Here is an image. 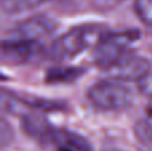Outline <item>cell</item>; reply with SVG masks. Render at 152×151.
Returning <instances> with one entry per match:
<instances>
[{
	"label": "cell",
	"instance_id": "cell-16",
	"mask_svg": "<svg viewBox=\"0 0 152 151\" xmlns=\"http://www.w3.org/2000/svg\"><path fill=\"white\" fill-rule=\"evenodd\" d=\"M48 1H60V0H48Z\"/></svg>",
	"mask_w": 152,
	"mask_h": 151
},
{
	"label": "cell",
	"instance_id": "cell-3",
	"mask_svg": "<svg viewBox=\"0 0 152 151\" xmlns=\"http://www.w3.org/2000/svg\"><path fill=\"white\" fill-rule=\"evenodd\" d=\"M139 37L137 31L110 32L102 37L95 47L94 60L103 70H110L121 58L131 52L129 45Z\"/></svg>",
	"mask_w": 152,
	"mask_h": 151
},
{
	"label": "cell",
	"instance_id": "cell-15",
	"mask_svg": "<svg viewBox=\"0 0 152 151\" xmlns=\"http://www.w3.org/2000/svg\"><path fill=\"white\" fill-rule=\"evenodd\" d=\"M58 151H76L72 147L66 146V144H58Z\"/></svg>",
	"mask_w": 152,
	"mask_h": 151
},
{
	"label": "cell",
	"instance_id": "cell-5",
	"mask_svg": "<svg viewBox=\"0 0 152 151\" xmlns=\"http://www.w3.org/2000/svg\"><path fill=\"white\" fill-rule=\"evenodd\" d=\"M151 70V63L145 58L135 55L134 52L127 54L116 64H113L107 72L115 79L120 80H136L139 82Z\"/></svg>",
	"mask_w": 152,
	"mask_h": 151
},
{
	"label": "cell",
	"instance_id": "cell-4",
	"mask_svg": "<svg viewBox=\"0 0 152 151\" xmlns=\"http://www.w3.org/2000/svg\"><path fill=\"white\" fill-rule=\"evenodd\" d=\"M56 29V23L44 15H36L23 20L8 32L7 40L42 43L43 39L51 36Z\"/></svg>",
	"mask_w": 152,
	"mask_h": 151
},
{
	"label": "cell",
	"instance_id": "cell-12",
	"mask_svg": "<svg viewBox=\"0 0 152 151\" xmlns=\"http://www.w3.org/2000/svg\"><path fill=\"white\" fill-rule=\"evenodd\" d=\"M135 12L145 26L152 27V0H135Z\"/></svg>",
	"mask_w": 152,
	"mask_h": 151
},
{
	"label": "cell",
	"instance_id": "cell-11",
	"mask_svg": "<svg viewBox=\"0 0 152 151\" xmlns=\"http://www.w3.org/2000/svg\"><path fill=\"white\" fill-rule=\"evenodd\" d=\"M81 72L77 68H52L48 71L47 80L50 83H68L80 76Z\"/></svg>",
	"mask_w": 152,
	"mask_h": 151
},
{
	"label": "cell",
	"instance_id": "cell-9",
	"mask_svg": "<svg viewBox=\"0 0 152 151\" xmlns=\"http://www.w3.org/2000/svg\"><path fill=\"white\" fill-rule=\"evenodd\" d=\"M56 144H66L72 147L76 151H92L89 143L77 134L68 130H56L53 135V141Z\"/></svg>",
	"mask_w": 152,
	"mask_h": 151
},
{
	"label": "cell",
	"instance_id": "cell-6",
	"mask_svg": "<svg viewBox=\"0 0 152 151\" xmlns=\"http://www.w3.org/2000/svg\"><path fill=\"white\" fill-rule=\"evenodd\" d=\"M3 59L13 64H24L34 62L43 54L40 43L21 40H3Z\"/></svg>",
	"mask_w": 152,
	"mask_h": 151
},
{
	"label": "cell",
	"instance_id": "cell-7",
	"mask_svg": "<svg viewBox=\"0 0 152 151\" xmlns=\"http://www.w3.org/2000/svg\"><path fill=\"white\" fill-rule=\"evenodd\" d=\"M21 125H23V130L26 131L27 135H29L36 141H40L43 143L53 141L56 130H53V127L48 123L45 118L37 114H23Z\"/></svg>",
	"mask_w": 152,
	"mask_h": 151
},
{
	"label": "cell",
	"instance_id": "cell-13",
	"mask_svg": "<svg viewBox=\"0 0 152 151\" xmlns=\"http://www.w3.org/2000/svg\"><path fill=\"white\" fill-rule=\"evenodd\" d=\"M139 90L142 94H144L145 96L152 98V67L151 70L139 80Z\"/></svg>",
	"mask_w": 152,
	"mask_h": 151
},
{
	"label": "cell",
	"instance_id": "cell-14",
	"mask_svg": "<svg viewBox=\"0 0 152 151\" xmlns=\"http://www.w3.org/2000/svg\"><path fill=\"white\" fill-rule=\"evenodd\" d=\"M12 136H13V133H12V127L8 125V122L3 118L1 119V125H0V139H1V146L5 147L7 144L11 143L12 141Z\"/></svg>",
	"mask_w": 152,
	"mask_h": 151
},
{
	"label": "cell",
	"instance_id": "cell-17",
	"mask_svg": "<svg viewBox=\"0 0 152 151\" xmlns=\"http://www.w3.org/2000/svg\"><path fill=\"white\" fill-rule=\"evenodd\" d=\"M107 151H121V150H107Z\"/></svg>",
	"mask_w": 152,
	"mask_h": 151
},
{
	"label": "cell",
	"instance_id": "cell-10",
	"mask_svg": "<svg viewBox=\"0 0 152 151\" xmlns=\"http://www.w3.org/2000/svg\"><path fill=\"white\" fill-rule=\"evenodd\" d=\"M48 0H1V11L5 15H16L39 7Z\"/></svg>",
	"mask_w": 152,
	"mask_h": 151
},
{
	"label": "cell",
	"instance_id": "cell-8",
	"mask_svg": "<svg viewBox=\"0 0 152 151\" xmlns=\"http://www.w3.org/2000/svg\"><path fill=\"white\" fill-rule=\"evenodd\" d=\"M134 133L140 143L152 146V104L147 106L143 117L135 123Z\"/></svg>",
	"mask_w": 152,
	"mask_h": 151
},
{
	"label": "cell",
	"instance_id": "cell-1",
	"mask_svg": "<svg viewBox=\"0 0 152 151\" xmlns=\"http://www.w3.org/2000/svg\"><path fill=\"white\" fill-rule=\"evenodd\" d=\"M104 35V28L97 24L77 26L53 40L50 48V56L58 62L72 59L91 45L96 47Z\"/></svg>",
	"mask_w": 152,
	"mask_h": 151
},
{
	"label": "cell",
	"instance_id": "cell-2",
	"mask_svg": "<svg viewBox=\"0 0 152 151\" xmlns=\"http://www.w3.org/2000/svg\"><path fill=\"white\" fill-rule=\"evenodd\" d=\"M89 103L102 111H123L134 102L132 91L119 80H100L87 92Z\"/></svg>",
	"mask_w": 152,
	"mask_h": 151
}]
</instances>
